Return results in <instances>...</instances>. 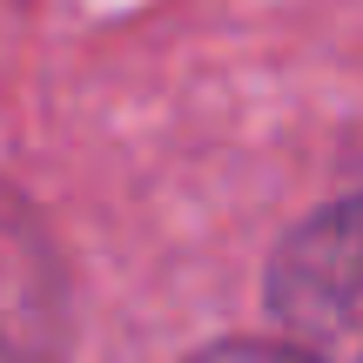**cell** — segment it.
<instances>
[{
    "instance_id": "cell-1",
    "label": "cell",
    "mask_w": 363,
    "mask_h": 363,
    "mask_svg": "<svg viewBox=\"0 0 363 363\" xmlns=\"http://www.w3.org/2000/svg\"><path fill=\"white\" fill-rule=\"evenodd\" d=\"M269 316L303 363H363V195L310 216L269 262Z\"/></svg>"
},
{
    "instance_id": "cell-2",
    "label": "cell",
    "mask_w": 363,
    "mask_h": 363,
    "mask_svg": "<svg viewBox=\"0 0 363 363\" xmlns=\"http://www.w3.org/2000/svg\"><path fill=\"white\" fill-rule=\"evenodd\" d=\"M54 330V256L34 216L0 189V363H21Z\"/></svg>"
},
{
    "instance_id": "cell-3",
    "label": "cell",
    "mask_w": 363,
    "mask_h": 363,
    "mask_svg": "<svg viewBox=\"0 0 363 363\" xmlns=\"http://www.w3.org/2000/svg\"><path fill=\"white\" fill-rule=\"evenodd\" d=\"M195 363H303V357L283 350V343H256V337H242V343H216V350H202Z\"/></svg>"
}]
</instances>
